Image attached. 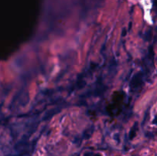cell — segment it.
<instances>
[{
  "instance_id": "6da1fadb",
  "label": "cell",
  "mask_w": 157,
  "mask_h": 156,
  "mask_svg": "<svg viewBox=\"0 0 157 156\" xmlns=\"http://www.w3.org/2000/svg\"><path fill=\"white\" fill-rule=\"evenodd\" d=\"M144 85V76H143V73L139 72V73H136L133 76V79L131 80L130 82V89L132 91L133 90H137L142 87Z\"/></svg>"
},
{
  "instance_id": "7a4b0ae2",
  "label": "cell",
  "mask_w": 157,
  "mask_h": 156,
  "mask_svg": "<svg viewBox=\"0 0 157 156\" xmlns=\"http://www.w3.org/2000/svg\"><path fill=\"white\" fill-rule=\"evenodd\" d=\"M137 130H138V122H136L134 124H133L132 128H130V132H129V139H130V140H133V138L136 136Z\"/></svg>"
},
{
  "instance_id": "3957f363",
  "label": "cell",
  "mask_w": 157,
  "mask_h": 156,
  "mask_svg": "<svg viewBox=\"0 0 157 156\" xmlns=\"http://www.w3.org/2000/svg\"><path fill=\"white\" fill-rule=\"evenodd\" d=\"M55 113H56V111H55V110H49V111H48L47 113L44 114V118H43V119H44V120H48V119H51V118H52V116L55 114Z\"/></svg>"
},
{
  "instance_id": "277c9868",
  "label": "cell",
  "mask_w": 157,
  "mask_h": 156,
  "mask_svg": "<svg viewBox=\"0 0 157 156\" xmlns=\"http://www.w3.org/2000/svg\"><path fill=\"white\" fill-rule=\"evenodd\" d=\"M153 9H154V12L157 17V0H155L154 3H153Z\"/></svg>"
},
{
  "instance_id": "5b68a950",
  "label": "cell",
  "mask_w": 157,
  "mask_h": 156,
  "mask_svg": "<svg viewBox=\"0 0 157 156\" xmlns=\"http://www.w3.org/2000/svg\"><path fill=\"white\" fill-rule=\"evenodd\" d=\"M84 156H94V154L92 152H90V151H88V152H86L84 154Z\"/></svg>"
},
{
  "instance_id": "8992f818",
  "label": "cell",
  "mask_w": 157,
  "mask_h": 156,
  "mask_svg": "<svg viewBox=\"0 0 157 156\" xmlns=\"http://www.w3.org/2000/svg\"><path fill=\"white\" fill-rule=\"evenodd\" d=\"M94 156H101V154H99V153H98V154H95Z\"/></svg>"
}]
</instances>
